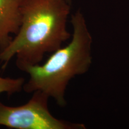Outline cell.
Instances as JSON below:
<instances>
[{
  "label": "cell",
  "instance_id": "obj_1",
  "mask_svg": "<svg viewBox=\"0 0 129 129\" xmlns=\"http://www.w3.org/2000/svg\"><path fill=\"white\" fill-rule=\"evenodd\" d=\"M71 0H24L17 33L0 50L3 69L13 57L20 70L40 64L46 53L62 47L71 37L67 22Z\"/></svg>",
  "mask_w": 129,
  "mask_h": 129
},
{
  "label": "cell",
  "instance_id": "obj_2",
  "mask_svg": "<svg viewBox=\"0 0 129 129\" xmlns=\"http://www.w3.org/2000/svg\"><path fill=\"white\" fill-rule=\"evenodd\" d=\"M73 34L67 46L52 53L44 63L27 66L21 71L29 79L23 86L26 93L40 91L64 106L66 90L70 81L87 72L92 63V36L83 14L77 11L71 16Z\"/></svg>",
  "mask_w": 129,
  "mask_h": 129
},
{
  "label": "cell",
  "instance_id": "obj_3",
  "mask_svg": "<svg viewBox=\"0 0 129 129\" xmlns=\"http://www.w3.org/2000/svg\"><path fill=\"white\" fill-rule=\"evenodd\" d=\"M49 97L40 91L26 104L10 106L0 102V125L15 129H80L81 124L59 120L51 115L48 106Z\"/></svg>",
  "mask_w": 129,
  "mask_h": 129
},
{
  "label": "cell",
  "instance_id": "obj_4",
  "mask_svg": "<svg viewBox=\"0 0 129 129\" xmlns=\"http://www.w3.org/2000/svg\"><path fill=\"white\" fill-rule=\"evenodd\" d=\"M24 0H0V50L12 41L20 26Z\"/></svg>",
  "mask_w": 129,
  "mask_h": 129
},
{
  "label": "cell",
  "instance_id": "obj_5",
  "mask_svg": "<svg viewBox=\"0 0 129 129\" xmlns=\"http://www.w3.org/2000/svg\"><path fill=\"white\" fill-rule=\"evenodd\" d=\"M25 83V80L22 77L12 78L0 76V94L6 93L8 95H12L20 92L23 88Z\"/></svg>",
  "mask_w": 129,
  "mask_h": 129
}]
</instances>
